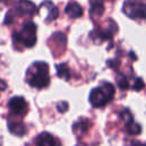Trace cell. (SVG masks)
<instances>
[{"label":"cell","mask_w":146,"mask_h":146,"mask_svg":"<svg viewBox=\"0 0 146 146\" xmlns=\"http://www.w3.org/2000/svg\"><path fill=\"white\" fill-rule=\"evenodd\" d=\"M27 82L31 87L42 89L49 86V66L46 62H35L27 71Z\"/></svg>","instance_id":"1"},{"label":"cell","mask_w":146,"mask_h":146,"mask_svg":"<svg viewBox=\"0 0 146 146\" xmlns=\"http://www.w3.org/2000/svg\"><path fill=\"white\" fill-rule=\"evenodd\" d=\"M114 95H115L114 86L110 82H103L99 87L94 88L90 91L89 102L96 108L104 107L114 98Z\"/></svg>","instance_id":"2"},{"label":"cell","mask_w":146,"mask_h":146,"mask_svg":"<svg viewBox=\"0 0 146 146\" xmlns=\"http://www.w3.org/2000/svg\"><path fill=\"white\" fill-rule=\"evenodd\" d=\"M14 41H18L26 48H32L36 43V25L33 22L25 23L18 33H14Z\"/></svg>","instance_id":"3"},{"label":"cell","mask_w":146,"mask_h":146,"mask_svg":"<svg viewBox=\"0 0 146 146\" xmlns=\"http://www.w3.org/2000/svg\"><path fill=\"white\" fill-rule=\"evenodd\" d=\"M8 107H9V110L13 114L19 115V116H24L27 113V110H29L27 103L24 99V97H22V96L11 97L8 102Z\"/></svg>","instance_id":"4"},{"label":"cell","mask_w":146,"mask_h":146,"mask_svg":"<svg viewBox=\"0 0 146 146\" xmlns=\"http://www.w3.org/2000/svg\"><path fill=\"white\" fill-rule=\"evenodd\" d=\"M124 13L132 18L146 19V3H132L127 1L123 6Z\"/></svg>","instance_id":"5"},{"label":"cell","mask_w":146,"mask_h":146,"mask_svg":"<svg viewBox=\"0 0 146 146\" xmlns=\"http://www.w3.org/2000/svg\"><path fill=\"white\" fill-rule=\"evenodd\" d=\"M14 11L19 16H32L36 11V6L30 0H18L15 3Z\"/></svg>","instance_id":"6"},{"label":"cell","mask_w":146,"mask_h":146,"mask_svg":"<svg viewBox=\"0 0 146 146\" xmlns=\"http://www.w3.org/2000/svg\"><path fill=\"white\" fill-rule=\"evenodd\" d=\"M65 14L70 18H79L83 15V9L82 7L76 2V1H70L66 7H65Z\"/></svg>","instance_id":"7"},{"label":"cell","mask_w":146,"mask_h":146,"mask_svg":"<svg viewBox=\"0 0 146 146\" xmlns=\"http://www.w3.org/2000/svg\"><path fill=\"white\" fill-rule=\"evenodd\" d=\"M57 140L49 133V132H41L36 138H35V144L36 146H56Z\"/></svg>","instance_id":"8"},{"label":"cell","mask_w":146,"mask_h":146,"mask_svg":"<svg viewBox=\"0 0 146 146\" xmlns=\"http://www.w3.org/2000/svg\"><path fill=\"white\" fill-rule=\"evenodd\" d=\"M8 129L9 131L15 135V136H18V137H22L24 136L26 132H27V128L26 125L23 123V122H18V121H10L8 122Z\"/></svg>","instance_id":"9"},{"label":"cell","mask_w":146,"mask_h":146,"mask_svg":"<svg viewBox=\"0 0 146 146\" xmlns=\"http://www.w3.org/2000/svg\"><path fill=\"white\" fill-rule=\"evenodd\" d=\"M104 1L103 0H90V16L99 17L104 14Z\"/></svg>","instance_id":"10"},{"label":"cell","mask_w":146,"mask_h":146,"mask_svg":"<svg viewBox=\"0 0 146 146\" xmlns=\"http://www.w3.org/2000/svg\"><path fill=\"white\" fill-rule=\"evenodd\" d=\"M89 127H90L89 120H87V119H80L79 121H76L73 124V131L75 133H78V132H87L88 129H89Z\"/></svg>","instance_id":"11"},{"label":"cell","mask_w":146,"mask_h":146,"mask_svg":"<svg viewBox=\"0 0 146 146\" xmlns=\"http://www.w3.org/2000/svg\"><path fill=\"white\" fill-rule=\"evenodd\" d=\"M56 71H57L58 78L64 79V80H70V76H71L70 68H68V66H67L65 63L57 64V65H56Z\"/></svg>","instance_id":"12"},{"label":"cell","mask_w":146,"mask_h":146,"mask_svg":"<svg viewBox=\"0 0 146 146\" xmlns=\"http://www.w3.org/2000/svg\"><path fill=\"white\" fill-rule=\"evenodd\" d=\"M58 15H59V10H58V8L56 7V6H54L51 2L49 3V9H48V14H47V16H46V22H51V21H54V19H56L57 17H58Z\"/></svg>","instance_id":"13"},{"label":"cell","mask_w":146,"mask_h":146,"mask_svg":"<svg viewBox=\"0 0 146 146\" xmlns=\"http://www.w3.org/2000/svg\"><path fill=\"white\" fill-rule=\"evenodd\" d=\"M51 39L56 42V44L57 46H59V47H65V44H66V36H65V34H63L62 32H56V33H54L52 35H51Z\"/></svg>","instance_id":"14"},{"label":"cell","mask_w":146,"mask_h":146,"mask_svg":"<svg viewBox=\"0 0 146 146\" xmlns=\"http://www.w3.org/2000/svg\"><path fill=\"white\" fill-rule=\"evenodd\" d=\"M127 131L130 135H138V133H140L141 128H140L139 124H137L135 122H131V123L127 124Z\"/></svg>","instance_id":"15"},{"label":"cell","mask_w":146,"mask_h":146,"mask_svg":"<svg viewBox=\"0 0 146 146\" xmlns=\"http://www.w3.org/2000/svg\"><path fill=\"white\" fill-rule=\"evenodd\" d=\"M121 116L123 117L125 124H129V123L133 122V117H132V115H131V113H130V111H129L128 108H124V110L121 112Z\"/></svg>","instance_id":"16"},{"label":"cell","mask_w":146,"mask_h":146,"mask_svg":"<svg viewBox=\"0 0 146 146\" xmlns=\"http://www.w3.org/2000/svg\"><path fill=\"white\" fill-rule=\"evenodd\" d=\"M117 86L121 90H127L129 88V81L125 76H121L119 80H117Z\"/></svg>","instance_id":"17"},{"label":"cell","mask_w":146,"mask_h":146,"mask_svg":"<svg viewBox=\"0 0 146 146\" xmlns=\"http://www.w3.org/2000/svg\"><path fill=\"white\" fill-rule=\"evenodd\" d=\"M144 86H145V83H144V80H143L141 78H137V79L135 80V82H133V86H132V88H133V90L138 91V90H141V89L144 88Z\"/></svg>","instance_id":"18"},{"label":"cell","mask_w":146,"mask_h":146,"mask_svg":"<svg viewBox=\"0 0 146 146\" xmlns=\"http://www.w3.org/2000/svg\"><path fill=\"white\" fill-rule=\"evenodd\" d=\"M56 107L59 113H64L68 110V104H67V102H59V103H57Z\"/></svg>","instance_id":"19"},{"label":"cell","mask_w":146,"mask_h":146,"mask_svg":"<svg viewBox=\"0 0 146 146\" xmlns=\"http://www.w3.org/2000/svg\"><path fill=\"white\" fill-rule=\"evenodd\" d=\"M14 22V15H13V11H8L6 17H5V24L8 25V24H11Z\"/></svg>","instance_id":"20"},{"label":"cell","mask_w":146,"mask_h":146,"mask_svg":"<svg viewBox=\"0 0 146 146\" xmlns=\"http://www.w3.org/2000/svg\"><path fill=\"white\" fill-rule=\"evenodd\" d=\"M107 65H108L110 67L116 70V68L119 67V60H117V59H110V60H107Z\"/></svg>","instance_id":"21"},{"label":"cell","mask_w":146,"mask_h":146,"mask_svg":"<svg viewBox=\"0 0 146 146\" xmlns=\"http://www.w3.org/2000/svg\"><path fill=\"white\" fill-rule=\"evenodd\" d=\"M6 88H7L6 82H5L3 80H1V79H0V91H1V90H5Z\"/></svg>","instance_id":"22"},{"label":"cell","mask_w":146,"mask_h":146,"mask_svg":"<svg viewBox=\"0 0 146 146\" xmlns=\"http://www.w3.org/2000/svg\"><path fill=\"white\" fill-rule=\"evenodd\" d=\"M129 55H130V58H131V59H133V60H136V59H137V57L135 56V52L130 51V52H129Z\"/></svg>","instance_id":"23"},{"label":"cell","mask_w":146,"mask_h":146,"mask_svg":"<svg viewBox=\"0 0 146 146\" xmlns=\"http://www.w3.org/2000/svg\"><path fill=\"white\" fill-rule=\"evenodd\" d=\"M131 146H146V144H140V143L135 141V143H132V145H131Z\"/></svg>","instance_id":"24"},{"label":"cell","mask_w":146,"mask_h":146,"mask_svg":"<svg viewBox=\"0 0 146 146\" xmlns=\"http://www.w3.org/2000/svg\"><path fill=\"white\" fill-rule=\"evenodd\" d=\"M56 146H62V145H60L59 143H57V145H56Z\"/></svg>","instance_id":"25"},{"label":"cell","mask_w":146,"mask_h":146,"mask_svg":"<svg viewBox=\"0 0 146 146\" xmlns=\"http://www.w3.org/2000/svg\"><path fill=\"white\" fill-rule=\"evenodd\" d=\"M1 1H6V0H1Z\"/></svg>","instance_id":"26"}]
</instances>
